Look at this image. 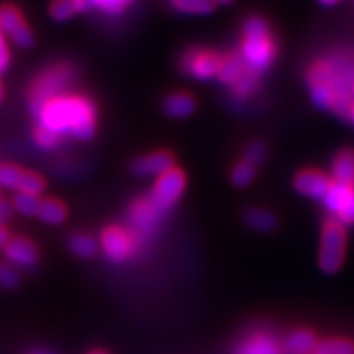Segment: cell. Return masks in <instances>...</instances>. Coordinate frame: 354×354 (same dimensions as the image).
<instances>
[{"label": "cell", "instance_id": "cell-14", "mask_svg": "<svg viewBox=\"0 0 354 354\" xmlns=\"http://www.w3.org/2000/svg\"><path fill=\"white\" fill-rule=\"evenodd\" d=\"M353 192L354 185L331 183V187L328 189V192H326V196L323 197V202H325V207L331 212V214L338 216L343 212L344 207L348 205Z\"/></svg>", "mask_w": 354, "mask_h": 354}, {"label": "cell", "instance_id": "cell-10", "mask_svg": "<svg viewBox=\"0 0 354 354\" xmlns=\"http://www.w3.org/2000/svg\"><path fill=\"white\" fill-rule=\"evenodd\" d=\"M295 189L310 198H323L331 187V180L320 171H302L294 180Z\"/></svg>", "mask_w": 354, "mask_h": 354}, {"label": "cell", "instance_id": "cell-8", "mask_svg": "<svg viewBox=\"0 0 354 354\" xmlns=\"http://www.w3.org/2000/svg\"><path fill=\"white\" fill-rule=\"evenodd\" d=\"M220 57L212 51L190 50L183 57V69L196 79H210L216 76L220 68Z\"/></svg>", "mask_w": 354, "mask_h": 354}, {"label": "cell", "instance_id": "cell-20", "mask_svg": "<svg viewBox=\"0 0 354 354\" xmlns=\"http://www.w3.org/2000/svg\"><path fill=\"white\" fill-rule=\"evenodd\" d=\"M310 95H312L313 104H315L317 107L333 110L336 94L330 84L323 81H310Z\"/></svg>", "mask_w": 354, "mask_h": 354}, {"label": "cell", "instance_id": "cell-42", "mask_svg": "<svg viewBox=\"0 0 354 354\" xmlns=\"http://www.w3.org/2000/svg\"><path fill=\"white\" fill-rule=\"evenodd\" d=\"M215 2H218V3H230V2H232V0H215Z\"/></svg>", "mask_w": 354, "mask_h": 354}, {"label": "cell", "instance_id": "cell-12", "mask_svg": "<svg viewBox=\"0 0 354 354\" xmlns=\"http://www.w3.org/2000/svg\"><path fill=\"white\" fill-rule=\"evenodd\" d=\"M3 253L8 263L19 268H32L38 261V250L32 241L26 238H12L3 248Z\"/></svg>", "mask_w": 354, "mask_h": 354}, {"label": "cell", "instance_id": "cell-25", "mask_svg": "<svg viewBox=\"0 0 354 354\" xmlns=\"http://www.w3.org/2000/svg\"><path fill=\"white\" fill-rule=\"evenodd\" d=\"M25 171L15 165H0V187L19 190Z\"/></svg>", "mask_w": 354, "mask_h": 354}, {"label": "cell", "instance_id": "cell-44", "mask_svg": "<svg viewBox=\"0 0 354 354\" xmlns=\"http://www.w3.org/2000/svg\"><path fill=\"white\" fill-rule=\"evenodd\" d=\"M91 354H107L105 351H92Z\"/></svg>", "mask_w": 354, "mask_h": 354}, {"label": "cell", "instance_id": "cell-7", "mask_svg": "<svg viewBox=\"0 0 354 354\" xmlns=\"http://www.w3.org/2000/svg\"><path fill=\"white\" fill-rule=\"evenodd\" d=\"M0 30L20 48H30L35 41L33 32L25 24L19 8L13 6L0 7Z\"/></svg>", "mask_w": 354, "mask_h": 354}, {"label": "cell", "instance_id": "cell-34", "mask_svg": "<svg viewBox=\"0 0 354 354\" xmlns=\"http://www.w3.org/2000/svg\"><path fill=\"white\" fill-rule=\"evenodd\" d=\"M266 158V146L263 143H253L245 153V162L251 166H258Z\"/></svg>", "mask_w": 354, "mask_h": 354}, {"label": "cell", "instance_id": "cell-28", "mask_svg": "<svg viewBox=\"0 0 354 354\" xmlns=\"http://www.w3.org/2000/svg\"><path fill=\"white\" fill-rule=\"evenodd\" d=\"M33 141L38 148L44 149V151H50V149H55L61 143V138L53 131L46 130V128L37 125L33 131Z\"/></svg>", "mask_w": 354, "mask_h": 354}, {"label": "cell", "instance_id": "cell-5", "mask_svg": "<svg viewBox=\"0 0 354 354\" xmlns=\"http://www.w3.org/2000/svg\"><path fill=\"white\" fill-rule=\"evenodd\" d=\"M184 185L185 177L183 174V171L172 167V169L158 177L156 184H154L151 194H149L148 197L149 202L165 215L166 212L179 201L180 196H183Z\"/></svg>", "mask_w": 354, "mask_h": 354}, {"label": "cell", "instance_id": "cell-11", "mask_svg": "<svg viewBox=\"0 0 354 354\" xmlns=\"http://www.w3.org/2000/svg\"><path fill=\"white\" fill-rule=\"evenodd\" d=\"M172 167H174V158L166 151H156L136 159V161L133 162L131 169L136 176L141 177H159L165 174V172L172 169Z\"/></svg>", "mask_w": 354, "mask_h": 354}, {"label": "cell", "instance_id": "cell-13", "mask_svg": "<svg viewBox=\"0 0 354 354\" xmlns=\"http://www.w3.org/2000/svg\"><path fill=\"white\" fill-rule=\"evenodd\" d=\"M279 344L271 335L256 333L245 339L240 346L236 348L234 354H279Z\"/></svg>", "mask_w": 354, "mask_h": 354}, {"label": "cell", "instance_id": "cell-26", "mask_svg": "<svg viewBox=\"0 0 354 354\" xmlns=\"http://www.w3.org/2000/svg\"><path fill=\"white\" fill-rule=\"evenodd\" d=\"M39 203H41L39 196H32V194L25 192H17L15 198H13V207H15V210L26 216L38 215Z\"/></svg>", "mask_w": 354, "mask_h": 354}, {"label": "cell", "instance_id": "cell-32", "mask_svg": "<svg viewBox=\"0 0 354 354\" xmlns=\"http://www.w3.org/2000/svg\"><path fill=\"white\" fill-rule=\"evenodd\" d=\"M234 86V94L245 97L253 92V88L256 87V74L251 73V71H245V74L238 79L236 82L233 84Z\"/></svg>", "mask_w": 354, "mask_h": 354}, {"label": "cell", "instance_id": "cell-45", "mask_svg": "<svg viewBox=\"0 0 354 354\" xmlns=\"http://www.w3.org/2000/svg\"><path fill=\"white\" fill-rule=\"evenodd\" d=\"M353 97H354V84H353Z\"/></svg>", "mask_w": 354, "mask_h": 354}, {"label": "cell", "instance_id": "cell-23", "mask_svg": "<svg viewBox=\"0 0 354 354\" xmlns=\"http://www.w3.org/2000/svg\"><path fill=\"white\" fill-rule=\"evenodd\" d=\"M172 7L180 13L205 15L215 8V0H172Z\"/></svg>", "mask_w": 354, "mask_h": 354}, {"label": "cell", "instance_id": "cell-17", "mask_svg": "<svg viewBox=\"0 0 354 354\" xmlns=\"http://www.w3.org/2000/svg\"><path fill=\"white\" fill-rule=\"evenodd\" d=\"M333 177L336 183L354 185V151L344 149L333 161Z\"/></svg>", "mask_w": 354, "mask_h": 354}, {"label": "cell", "instance_id": "cell-2", "mask_svg": "<svg viewBox=\"0 0 354 354\" xmlns=\"http://www.w3.org/2000/svg\"><path fill=\"white\" fill-rule=\"evenodd\" d=\"M243 63L251 73L259 74L272 64L276 57V44L263 19L253 17L245 25V39L241 44Z\"/></svg>", "mask_w": 354, "mask_h": 354}, {"label": "cell", "instance_id": "cell-21", "mask_svg": "<svg viewBox=\"0 0 354 354\" xmlns=\"http://www.w3.org/2000/svg\"><path fill=\"white\" fill-rule=\"evenodd\" d=\"M38 216L44 223L59 225L66 220V207L56 198H44L39 203Z\"/></svg>", "mask_w": 354, "mask_h": 354}, {"label": "cell", "instance_id": "cell-9", "mask_svg": "<svg viewBox=\"0 0 354 354\" xmlns=\"http://www.w3.org/2000/svg\"><path fill=\"white\" fill-rule=\"evenodd\" d=\"M162 214L149 202V198H140L131 205L130 221L136 234L153 233L156 230ZM135 234V236H136Z\"/></svg>", "mask_w": 354, "mask_h": 354}, {"label": "cell", "instance_id": "cell-35", "mask_svg": "<svg viewBox=\"0 0 354 354\" xmlns=\"http://www.w3.org/2000/svg\"><path fill=\"white\" fill-rule=\"evenodd\" d=\"M10 64V50L7 46V37L0 30V73H3Z\"/></svg>", "mask_w": 354, "mask_h": 354}, {"label": "cell", "instance_id": "cell-3", "mask_svg": "<svg viewBox=\"0 0 354 354\" xmlns=\"http://www.w3.org/2000/svg\"><path fill=\"white\" fill-rule=\"evenodd\" d=\"M74 81V71L68 64H59L46 69L30 91V109L32 112L56 97L68 94V88Z\"/></svg>", "mask_w": 354, "mask_h": 354}, {"label": "cell", "instance_id": "cell-27", "mask_svg": "<svg viewBox=\"0 0 354 354\" xmlns=\"http://www.w3.org/2000/svg\"><path fill=\"white\" fill-rule=\"evenodd\" d=\"M315 354H354V344L349 339H325L317 344Z\"/></svg>", "mask_w": 354, "mask_h": 354}, {"label": "cell", "instance_id": "cell-1", "mask_svg": "<svg viewBox=\"0 0 354 354\" xmlns=\"http://www.w3.org/2000/svg\"><path fill=\"white\" fill-rule=\"evenodd\" d=\"M39 127L46 128L55 135L73 136L79 140H88L95 131V107L87 97L77 94H63L41 105L37 112Z\"/></svg>", "mask_w": 354, "mask_h": 354}, {"label": "cell", "instance_id": "cell-31", "mask_svg": "<svg viewBox=\"0 0 354 354\" xmlns=\"http://www.w3.org/2000/svg\"><path fill=\"white\" fill-rule=\"evenodd\" d=\"M128 0H88L91 8H97V10L109 13V15H118L125 10L128 6Z\"/></svg>", "mask_w": 354, "mask_h": 354}, {"label": "cell", "instance_id": "cell-30", "mask_svg": "<svg viewBox=\"0 0 354 354\" xmlns=\"http://www.w3.org/2000/svg\"><path fill=\"white\" fill-rule=\"evenodd\" d=\"M254 176H256L254 166L248 165V162L243 161L233 169L232 180L234 185H238V187H246V185H250L251 183H253Z\"/></svg>", "mask_w": 354, "mask_h": 354}, {"label": "cell", "instance_id": "cell-36", "mask_svg": "<svg viewBox=\"0 0 354 354\" xmlns=\"http://www.w3.org/2000/svg\"><path fill=\"white\" fill-rule=\"evenodd\" d=\"M338 221L343 225V227H344V225H353L354 223V192H353L351 198H349L348 205L344 207L342 214L338 215Z\"/></svg>", "mask_w": 354, "mask_h": 354}, {"label": "cell", "instance_id": "cell-22", "mask_svg": "<svg viewBox=\"0 0 354 354\" xmlns=\"http://www.w3.org/2000/svg\"><path fill=\"white\" fill-rule=\"evenodd\" d=\"M97 241L86 233L73 234L69 240V250L79 258H92L97 253Z\"/></svg>", "mask_w": 354, "mask_h": 354}, {"label": "cell", "instance_id": "cell-33", "mask_svg": "<svg viewBox=\"0 0 354 354\" xmlns=\"http://www.w3.org/2000/svg\"><path fill=\"white\" fill-rule=\"evenodd\" d=\"M19 272L10 264L0 263V286L6 287V289H13V287L19 286Z\"/></svg>", "mask_w": 354, "mask_h": 354}, {"label": "cell", "instance_id": "cell-41", "mask_svg": "<svg viewBox=\"0 0 354 354\" xmlns=\"http://www.w3.org/2000/svg\"><path fill=\"white\" fill-rule=\"evenodd\" d=\"M318 2H320L322 6H335V3L338 2V0H318Z\"/></svg>", "mask_w": 354, "mask_h": 354}, {"label": "cell", "instance_id": "cell-15", "mask_svg": "<svg viewBox=\"0 0 354 354\" xmlns=\"http://www.w3.org/2000/svg\"><path fill=\"white\" fill-rule=\"evenodd\" d=\"M317 338L312 331L297 330L286 338L284 349L289 354H312L317 348Z\"/></svg>", "mask_w": 354, "mask_h": 354}, {"label": "cell", "instance_id": "cell-40", "mask_svg": "<svg viewBox=\"0 0 354 354\" xmlns=\"http://www.w3.org/2000/svg\"><path fill=\"white\" fill-rule=\"evenodd\" d=\"M344 118H348V120L351 122L353 125H354V102H353V104H351V107H349L348 113H346V117H344Z\"/></svg>", "mask_w": 354, "mask_h": 354}, {"label": "cell", "instance_id": "cell-38", "mask_svg": "<svg viewBox=\"0 0 354 354\" xmlns=\"http://www.w3.org/2000/svg\"><path fill=\"white\" fill-rule=\"evenodd\" d=\"M10 241V238H8V232L6 230V227H3L2 223H0V248H6L7 243Z\"/></svg>", "mask_w": 354, "mask_h": 354}, {"label": "cell", "instance_id": "cell-39", "mask_svg": "<svg viewBox=\"0 0 354 354\" xmlns=\"http://www.w3.org/2000/svg\"><path fill=\"white\" fill-rule=\"evenodd\" d=\"M28 354H57L56 351H53L50 348H43V346H38V348H33L30 349Z\"/></svg>", "mask_w": 354, "mask_h": 354}, {"label": "cell", "instance_id": "cell-18", "mask_svg": "<svg viewBox=\"0 0 354 354\" xmlns=\"http://www.w3.org/2000/svg\"><path fill=\"white\" fill-rule=\"evenodd\" d=\"M194 109H196V100L189 94H172L165 100V112L169 117H189L194 112Z\"/></svg>", "mask_w": 354, "mask_h": 354}, {"label": "cell", "instance_id": "cell-4", "mask_svg": "<svg viewBox=\"0 0 354 354\" xmlns=\"http://www.w3.org/2000/svg\"><path fill=\"white\" fill-rule=\"evenodd\" d=\"M346 253V232L338 220H331L322 232L318 263L323 272L333 274L342 268Z\"/></svg>", "mask_w": 354, "mask_h": 354}, {"label": "cell", "instance_id": "cell-24", "mask_svg": "<svg viewBox=\"0 0 354 354\" xmlns=\"http://www.w3.org/2000/svg\"><path fill=\"white\" fill-rule=\"evenodd\" d=\"M245 220L251 228L256 230V232H271V230L276 227V216L268 210H250L245 215Z\"/></svg>", "mask_w": 354, "mask_h": 354}, {"label": "cell", "instance_id": "cell-6", "mask_svg": "<svg viewBox=\"0 0 354 354\" xmlns=\"http://www.w3.org/2000/svg\"><path fill=\"white\" fill-rule=\"evenodd\" d=\"M100 246L112 263H125L136 248V236L122 227H109L102 232Z\"/></svg>", "mask_w": 354, "mask_h": 354}, {"label": "cell", "instance_id": "cell-16", "mask_svg": "<svg viewBox=\"0 0 354 354\" xmlns=\"http://www.w3.org/2000/svg\"><path fill=\"white\" fill-rule=\"evenodd\" d=\"M87 10H91L88 0H55L50 7L51 17L57 21H66Z\"/></svg>", "mask_w": 354, "mask_h": 354}, {"label": "cell", "instance_id": "cell-37", "mask_svg": "<svg viewBox=\"0 0 354 354\" xmlns=\"http://www.w3.org/2000/svg\"><path fill=\"white\" fill-rule=\"evenodd\" d=\"M12 214H13V203L0 198V223H2L3 220L10 218Z\"/></svg>", "mask_w": 354, "mask_h": 354}, {"label": "cell", "instance_id": "cell-19", "mask_svg": "<svg viewBox=\"0 0 354 354\" xmlns=\"http://www.w3.org/2000/svg\"><path fill=\"white\" fill-rule=\"evenodd\" d=\"M246 66L243 63L241 57L236 56H227L220 61V68L216 76L223 84H233L240 79L243 74H245Z\"/></svg>", "mask_w": 354, "mask_h": 354}, {"label": "cell", "instance_id": "cell-43", "mask_svg": "<svg viewBox=\"0 0 354 354\" xmlns=\"http://www.w3.org/2000/svg\"><path fill=\"white\" fill-rule=\"evenodd\" d=\"M3 97V88H2V82H0V100H2Z\"/></svg>", "mask_w": 354, "mask_h": 354}, {"label": "cell", "instance_id": "cell-29", "mask_svg": "<svg viewBox=\"0 0 354 354\" xmlns=\"http://www.w3.org/2000/svg\"><path fill=\"white\" fill-rule=\"evenodd\" d=\"M44 190V180L41 176L35 174L32 171H25L24 179H21V184L17 192H25L32 194V196H39Z\"/></svg>", "mask_w": 354, "mask_h": 354}]
</instances>
